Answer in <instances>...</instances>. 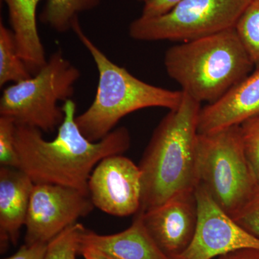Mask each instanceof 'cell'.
Instances as JSON below:
<instances>
[{
  "label": "cell",
  "instance_id": "6da1fadb",
  "mask_svg": "<svg viewBox=\"0 0 259 259\" xmlns=\"http://www.w3.org/2000/svg\"><path fill=\"white\" fill-rule=\"evenodd\" d=\"M62 108L64 121L52 141L44 139L40 130L16 125L19 169L34 184L64 186L89 195V179L94 168L103 158L127 151L131 146V135L126 127H120L103 139L92 142L76 123L74 100H66Z\"/></svg>",
  "mask_w": 259,
  "mask_h": 259
},
{
  "label": "cell",
  "instance_id": "7a4b0ae2",
  "mask_svg": "<svg viewBox=\"0 0 259 259\" xmlns=\"http://www.w3.org/2000/svg\"><path fill=\"white\" fill-rule=\"evenodd\" d=\"M183 93L178 107L153 131L140 162L142 194L139 212L157 207L199 185L198 121L201 103Z\"/></svg>",
  "mask_w": 259,
  "mask_h": 259
},
{
  "label": "cell",
  "instance_id": "3957f363",
  "mask_svg": "<svg viewBox=\"0 0 259 259\" xmlns=\"http://www.w3.org/2000/svg\"><path fill=\"white\" fill-rule=\"evenodd\" d=\"M71 30L88 50L98 71V84L93 103L76 121L83 136L97 142L113 131L121 119L132 112L162 107L175 110L182 102V91L154 86L138 79L110 59L81 28L79 18Z\"/></svg>",
  "mask_w": 259,
  "mask_h": 259
},
{
  "label": "cell",
  "instance_id": "277c9868",
  "mask_svg": "<svg viewBox=\"0 0 259 259\" xmlns=\"http://www.w3.org/2000/svg\"><path fill=\"white\" fill-rule=\"evenodd\" d=\"M164 66L184 93L207 104L217 101L254 69L234 28L169 48Z\"/></svg>",
  "mask_w": 259,
  "mask_h": 259
},
{
  "label": "cell",
  "instance_id": "5b68a950",
  "mask_svg": "<svg viewBox=\"0 0 259 259\" xmlns=\"http://www.w3.org/2000/svg\"><path fill=\"white\" fill-rule=\"evenodd\" d=\"M80 76L79 69L59 49L36 74L5 89L0 99V116L11 118L16 125L54 132L65 116L58 103L72 99Z\"/></svg>",
  "mask_w": 259,
  "mask_h": 259
},
{
  "label": "cell",
  "instance_id": "8992f818",
  "mask_svg": "<svg viewBox=\"0 0 259 259\" xmlns=\"http://www.w3.org/2000/svg\"><path fill=\"white\" fill-rule=\"evenodd\" d=\"M199 185L232 218L258 189L242 144L240 125L199 134Z\"/></svg>",
  "mask_w": 259,
  "mask_h": 259
},
{
  "label": "cell",
  "instance_id": "52a82bcc",
  "mask_svg": "<svg viewBox=\"0 0 259 259\" xmlns=\"http://www.w3.org/2000/svg\"><path fill=\"white\" fill-rule=\"evenodd\" d=\"M250 0H183L165 14L140 16L129 25L140 41H191L235 28Z\"/></svg>",
  "mask_w": 259,
  "mask_h": 259
},
{
  "label": "cell",
  "instance_id": "ba28073f",
  "mask_svg": "<svg viewBox=\"0 0 259 259\" xmlns=\"http://www.w3.org/2000/svg\"><path fill=\"white\" fill-rule=\"evenodd\" d=\"M94 207L90 196L79 190L35 184L25 223V244L49 243L79 218L88 215Z\"/></svg>",
  "mask_w": 259,
  "mask_h": 259
},
{
  "label": "cell",
  "instance_id": "9c48e42d",
  "mask_svg": "<svg viewBox=\"0 0 259 259\" xmlns=\"http://www.w3.org/2000/svg\"><path fill=\"white\" fill-rule=\"evenodd\" d=\"M198 221L188 248L173 259H214L243 248L259 249V240L221 209L202 186L195 190Z\"/></svg>",
  "mask_w": 259,
  "mask_h": 259
},
{
  "label": "cell",
  "instance_id": "30bf717a",
  "mask_svg": "<svg viewBox=\"0 0 259 259\" xmlns=\"http://www.w3.org/2000/svg\"><path fill=\"white\" fill-rule=\"evenodd\" d=\"M88 192L95 207L117 217L141 209L142 182L139 166L122 154L103 158L94 168Z\"/></svg>",
  "mask_w": 259,
  "mask_h": 259
},
{
  "label": "cell",
  "instance_id": "8fae6325",
  "mask_svg": "<svg viewBox=\"0 0 259 259\" xmlns=\"http://www.w3.org/2000/svg\"><path fill=\"white\" fill-rule=\"evenodd\" d=\"M140 212L148 233L167 256L175 258L188 248L198 221L195 191L177 194L157 207Z\"/></svg>",
  "mask_w": 259,
  "mask_h": 259
},
{
  "label": "cell",
  "instance_id": "7c38bea8",
  "mask_svg": "<svg viewBox=\"0 0 259 259\" xmlns=\"http://www.w3.org/2000/svg\"><path fill=\"white\" fill-rule=\"evenodd\" d=\"M259 115V69L237 83L219 100L201 108L199 134L240 125Z\"/></svg>",
  "mask_w": 259,
  "mask_h": 259
},
{
  "label": "cell",
  "instance_id": "4fadbf2b",
  "mask_svg": "<svg viewBox=\"0 0 259 259\" xmlns=\"http://www.w3.org/2000/svg\"><path fill=\"white\" fill-rule=\"evenodd\" d=\"M79 245V249L91 248L106 259H171L149 234L140 212L128 228L115 234H98L83 228Z\"/></svg>",
  "mask_w": 259,
  "mask_h": 259
},
{
  "label": "cell",
  "instance_id": "5bb4252c",
  "mask_svg": "<svg viewBox=\"0 0 259 259\" xmlns=\"http://www.w3.org/2000/svg\"><path fill=\"white\" fill-rule=\"evenodd\" d=\"M34 185L22 170L0 168V243L4 251L9 244L16 245L20 230L25 226Z\"/></svg>",
  "mask_w": 259,
  "mask_h": 259
},
{
  "label": "cell",
  "instance_id": "9a60e30c",
  "mask_svg": "<svg viewBox=\"0 0 259 259\" xmlns=\"http://www.w3.org/2000/svg\"><path fill=\"white\" fill-rule=\"evenodd\" d=\"M8 17L19 56L32 75L45 66L48 59L37 25V9L42 0H2Z\"/></svg>",
  "mask_w": 259,
  "mask_h": 259
},
{
  "label": "cell",
  "instance_id": "2e32d148",
  "mask_svg": "<svg viewBox=\"0 0 259 259\" xmlns=\"http://www.w3.org/2000/svg\"><path fill=\"white\" fill-rule=\"evenodd\" d=\"M100 3L101 0H47L39 20L56 31H69L80 13L95 9Z\"/></svg>",
  "mask_w": 259,
  "mask_h": 259
},
{
  "label": "cell",
  "instance_id": "e0dca14e",
  "mask_svg": "<svg viewBox=\"0 0 259 259\" xmlns=\"http://www.w3.org/2000/svg\"><path fill=\"white\" fill-rule=\"evenodd\" d=\"M32 76L19 56L11 29L0 23V87L20 82Z\"/></svg>",
  "mask_w": 259,
  "mask_h": 259
},
{
  "label": "cell",
  "instance_id": "ac0fdd59",
  "mask_svg": "<svg viewBox=\"0 0 259 259\" xmlns=\"http://www.w3.org/2000/svg\"><path fill=\"white\" fill-rule=\"evenodd\" d=\"M255 69H259V0H250L235 25Z\"/></svg>",
  "mask_w": 259,
  "mask_h": 259
},
{
  "label": "cell",
  "instance_id": "d6986e66",
  "mask_svg": "<svg viewBox=\"0 0 259 259\" xmlns=\"http://www.w3.org/2000/svg\"><path fill=\"white\" fill-rule=\"evenodd\" d=\"M84 226L75 223L68 227L47 244L44 259H76L79 254L80 235Z\"/></svg>",
  "mask_w": 259,
  "mask_h": 259
},
{
  "label": "cell",
  "instance_id": "ffe728a7",
  "mask_svg": "<svg viewBox=\"0 0 259 259\" xmlns=\"http://www.w3.org/2000/svg\"><path fill=\"white\" fill-rule=\"evenodd\" d=\"M242 144L259 186V115L240 125Z\"/></svg>",
  "mask_w": 259,
  "mask_h": 259
},
{
  "label": "cell",
  "instance_id": "44dd1931",
  "mask_svg": "<svg viewBox=\"0 0 259 259\" xmlns=\"http://www.w3.org/2000/svg\"><path fill=\"white\" fill-rule=\"evenodd\" d=\"M16 124L11 118L0 116V164L19 168L20 161L15 146Z\"/></svg>",
  "mask_w": 259,
  "mask_h": 259
},
{
  "label": "cell",
  "instance_id": "7402d4cb",
  "mask_svg": "<svg viewBox=\"0 0 259 259\" xmlns=\"http://www.w3.org/2000/svg\"><path fill=\"white\" fill-rule=\"evenodd\" d=\"M233 218L245 231L259 240V186L251 198Z\"/></svg>",
  "mask_w": 259,
  "mask_h": 259
},
{
  "label": "cell",
  "instance_id": "603a6c76",
  "mask_svg": "<svg viewBox=\"0 0 259 259\" xmlns=\"http://www.w3.org/2000/svg\"><path fill=\"white\" fill-rule=\"evenodd\" d=\"M183 0H147L145 2L142 14L144 18H153L165 14Z\"/></svg>",
  "mask_w": 259,
  "mask_h": 259
},
{
  "label": "cell",
  "instance_id": "cb8c5ba5",
  "mask_svg": "<svg viewBox=\"0 0 259 259\" xmlns=\"http://www.w3.org/2000/svg\"><path fill=\"white\" fill-rule=\"evenodd\" d=\"M48 243L24 245L11 256L4 259H44Z\"/></svg>",
  "mask_w": 259,
  "mask_h": 259
},
{
  "label": "cell",
  "instance_id": "d4e9b609",
  "mask_svg": "<svg viewBox=\"0 0 259 259\" xmlns=\"http://www.w3.org/2000/svg\"><path fill=\"white\" fill-rule=\"evenodd\" d=\"M217 259H259V249L243 248L230 252L218 257Z\"/></svg>",
  "mask_w": 259,
  "mask_h": 259
},
{
  "label": "cell",
  "instance_id": "484cf974",
  "mask_svg": "<svg viewBox=\"0 0 259 259\" xmlns=\"http://www.w3.org/2000/svg\"><path fill=\"white\" fill-rule=\"evenodd\" d=\"M79 254L82 255L84 259H106L96 250L91 248H80Z\"/></svg>",
  "mask_w": 259,
  "mask_h": 259
},
{
  "label": "cell",
  "instance_id": "4316f807",
  "mask_svg": "<svg viewBox=\"0 0 259 259\" xmlns=\"http://www.w3.org/2000/svg\"><path fill=\"white\" fill-rule=\"evenodd\" d=\"M137 1L143 2V3H145V2L147 1V0H137Z\"/></svg>",
  "mask_w": 259,
  "mask_h": 259
}]
</instances>
